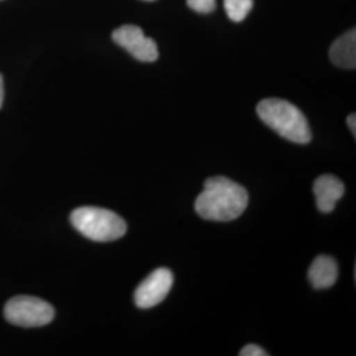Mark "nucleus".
<instances>
[{
	"instance_id": "8",
	"label": "nucleus",
	"mask_w": 356,
	"mask_h": 356,
	"mask_svg": "<svg viewBox=\"0 0 356 356\" xmlns=\"http://www.w3.org/2000/svg\"><path fill=\"white\" fill-rule=\"evenodd\" d=\"M338 264L337 261L326 254H321L314 259L309 269V281L316 289L331 288L338 279Z\"/></svg>"
},
{
	"instance_id": "12",
	"label": "nucleus",
	"mask_w": 356,
	"mask_h": 356,
	"mask_svg": "<svg viewBox=\"0 0 356 356\" xmlns=\"http://www.w3.org/2000/svg\"><path fill=\"white\" fill-rule=\"evenodd\" d=\"M241 356H268L267 351H264L261 347L256 344H248L243 347L242 351L239 353Z\"/></svg>"
},
{
	"instance_id": "6",
	"label": "nucleus",
	"mask_w": 356,
	"mask_h": 356,
	"mask_svg": "<svg viewBox=\"0 0 356 356\" xmlns=\"http://www.w3.org/2000/svg\"><path fill=\"white\" fill-rule=\"evenodd\" d=\"M173 285V275L168 268H159L141 282L135 292V304L151 309L161 304Z\"/></svg>"
},
{
	"instance_id": "4",
	"label": "nucleus",
	"mask_w": 356,
	"mask_h": 356,
	"mask_svg": "<svg viewBox=\"0 0 356 356\" xmlns=\"http://www.w3.org/2000/svg\"><path fill=\"white\" fill-rule=\"evenodd\" d=\"M4 317L15 326L40 327L51 323L54 309L49 302L38 297L17 296L6 304Z\"/></svg>"
},
{
	"instance_id": "7",
	"label": "nucleus",
	"mask_w": 356,
	"mask_h": 356,
	"mask_svg": "<svg viewBox=\"0 0 356 356\" xmlns=\"http://www.w3.org/2000/svg\"><path fill=\"white\" fill-rule=\"evenodd\" d=\"M313 191L319 211L329 214L335 209L337 202L343 197L344 185L339 178L323 175L316 179Z\"/></svg>"
},
{
	"instance_id": "2",
	"label": "nucleus",
	"mask_w": 356,
	"mask_h": 356,
	"mask_svg": "<svg viewBox=\"0 0 356 356\" xmlns=\"http://www.w3.org/2000/svg\"><path fill=\"white\" fill-rule=\"evenodd\" d=\"M256 111L268 127L276 131L284 139L297 144H307L312 140L305 115L292 103L269 98L259 103Z\"/></svg>"
},
{
	"instance_id": "11",
	"label": "nucleus",
	"mask_w": 356,
	"mask_h": 356,
	"mask_svg": "<svg viewBox=\"0 0 356 356\" xmlns=\"http://www.w3.org/2000/svg\"><path fill=\"white\" fill-rule=\"evenodd\" d=\"M188 6L195 13H210L216 10V0H188Z\"/></svg>"
},
{
	"instance_id": "1",
	"label": "nucleus",
	"mask_w": 356,
	"mask_h": 356,
	"mask_svg": "<svg viewBox=\"0 0 356 356\" xmlns=\"http://www.w3.org/2000/svg\"><path fill=\"white\" fill-rule=\"evenodd\" d=\"M248 206V193L242 185L226 177L206 179L204 191L195 201L197 214L206 220L231 222Z\"/></svg>"
},
{
	"instance_id": "5",
	"label": "nucleus",
	"mask_w": 356,
	"mask_h": 356,
	"mask_svg": "<svg viewBox=\"0 0 356 356\" xmlns=\"http://www.w3.org/2000/svg\"><path fill=\"white\" fill-rule=\"evenodd\" d=\"M113 40L141 63H153L159 58V48L156 41L153 38H147L140 26L131 24L120 26L115 29Z\"/></svg>"
},
{
	"instance_id": "10",
	"label": "nucleus",
	"mask_w": 356,
	"mask_h": 356,
	"mask_svg": "<svg viewBox=\"0 0 356 356\" xmlns=\"http://www.w3.org/2000/svg\"><path fill=\"white\" fill-rule=\"evenodd\" d=\"M254 7V0H225V10L232 22L241 23Z\"/></svg>"
},
{
	"instance_id": "13",
	"label": "nucleus",
	"mask_w": 356,
	"mask_h": 356,
	"mask_svg": "<svg viewBox=\"0 0 356 356\" xmlns=\"http://www.w3.org/2000/svg\"><path fill=\"white\" fill-rule=\"evenodd\" d=\"M347 126L350 128V131L353 132V135L356 136V115L351 114L348 115L347 118Z\"/></svg>"
},
{
	"instance_id": "9",
	"label": "nucleus",
	"mask_w": 356,
	"mask_h": 356,
	"mask_svg": "<svg viewBox=\"0 0 356 356\" xmlns=\"http://www.w3.org/2000/svg\"><path fill=\"white\" fill-rule=\"evenodd\" d=\"M330 60L332 64L343 69L356 67V33L355 29L348 31L343 36L335 40L330 48Z\"/></svg>"
},
{
	"instance_id": "3",
	"label": "nucleus",
	"mask_w": 356,
	"mask_h": 356,
	"mask_svg": "<svg viewBox=\"0 0 356 356\" xmlns=\"http://www.w3.org/2000/svg\"><path fill=\"white\" fill-rule=\"evenodd\" d=\"M70 222L76 231L94 242H114L127 232L123 218L101 207H78L72 213Z\"/></svg>"
},
{
	"instance_id": "14",
	"label": "nucleus",
	"mask_w": 356,
	"mask_h": 356,
	"mask_svg": "<svg viewBox=\"0 0 356 356\" xmlns=\"http://www.w3.org/2000/svg\"><path fill=\"white\" fill-rule=\"evenodd\" d=\"M3 98H4V88H3V76L0 74V108L3 104Z\"/></svg>"
}]
</instances>
